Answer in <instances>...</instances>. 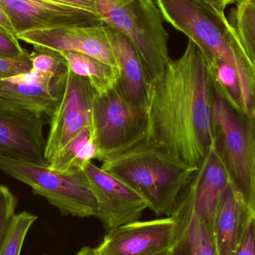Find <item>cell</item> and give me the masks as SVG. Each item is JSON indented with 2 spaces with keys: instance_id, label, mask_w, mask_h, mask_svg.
Here are the masks:
<instances>
[{
  "instance_id": "1",
  "label": "cell",
  "mask_w": 255,
  "mask_h": 255,
  "mask_svg": "<svg viewBox=\"0 0 255 255\" xmlns=\"http://www.w3.org/2000/svg\"><path fill=\"white\" fill-rule=\"evenodd\" d=\"M214 95L206 59L189 40L183 55L148 83L147 139L198 167L214 144Z\"/></svg>"
},
{
  "instance_id": "2",
  "label": "cell",
  "mask_w": 255,
  "mask_h": 255,
  "mask_svg": "<svg viewBox=\"0 0 255 255\" xmlns=\"http://www.w3.org/2000/svg\"><path fill=\"white\" fill-rule=\"evenodd\" d=\"M163 19L185 34L208 64L221 61L236 73L245 103L255 100V64L225 13L202 0H154Z\"/></svg>"
},
{
  "instance_id": "3",
  "label": "cell",
  "mask_w": 255,
  "mask_h": 255,
  "mask_svg": "<svg viewBox=\"0 0 255 255\" xmlns=\"http://www.w3.org/2000/svg\"><path fill=\"white\" fill-rule=\"evenodd\" d=\"M102 162L103 170L140 195L157 217L172 215L181 192L198 169L147 138Z\"/></svg>"
},
{
  "instance_id": "4",
  "label": "cell",
  "mask_w": 255,
  "mask_h": 255,
  "mask_svg": "<svg viewBox=\"0 0 255 255\" xmlns=\"http://www.w3.org/2000/svg\"><path fill=\"white\" fill-rule=\"evenodd\" d=\"M103 23L125 34L136 48L148 83L170 61L169 34L154 0H95Z\"/></svg>"
},
{
  "instance_id": "5",
  "label": "cell",
  "mask_w": 255,
  "mask_h": 255,
  "mask_svg": "<svg viewBox=\"0 0 255 255\" xmlns=\"http://www.w3.org/2000/svg\"><path fill=\"white\" fill-rule=\"evenodd\" d=\"M0 171L32 189L63 216L96 217L97 199L85 171L62 172L47 163L19 160L0 153Z\"/></svg>"
},
{
  "instance_id": "6",
  "label": "cell",
  "mask_w": 255,
  "mask_h": 255,
  "mask_svg": "<svg viewBox=\"0 0 255 255\" xmlns=\"http://www.w3.org/2000/svg\"><path fill=\"white\" fill-rule=\"evenodd\" d=\"M214 145L231 182L241 192L255 219V121L238 115L214 91Z\"/></svg>"
},
{
  "instance_id": "7",
  "label": "cell",
  "mask_w": 255,
  "mask_h": 255,
  "mask_svg": "<svg viewBox=\"0 0 255 255\" xmlns=\"http://www.w3.org/2000/svg\"><path fill=\"white\" fill-rule=\"evenodd\" d=\"M91 129L97 160L103 161L146 138V112L130 104L115 86L96 94Z\"/></svg>"
},
{
  "instance_id": "8",
  "label": "cell",
  "mask_w": 255,
  "mask_h": 255,
  "mask_svg": "<svg viewBox=\"0 0 255 255\" xmlns=\"http://www.w3.org/2000/svg\"><path fill=\"white\" fill-rule=\"evenodd\" d=\"M97 94L87 79L68 70L62 100L49 120L44 153L48 164L74 136L91 128L93 103Z\"/></svg>"
},
{
  "instance_id": "9",
  "label": "cell",
  "mask_w": 255,
  "mask_h": 255,
  "mask_svg": "<svg viewBox=\"0 0 255 255\" xmlns=\"http://www.w3.org/2000/svg\"><path fill=\"white\" fill-rule=\"evenodd\" d=\"M46 115L19 107L0 98V153L38 163L44 158Z\"/></svg>"
},
{
  "instance_id": "10",
  "label": "cell",
  "mask_w": 255,
  "mask_h": 255,
  "mask_svg": "<svg viewBox=\"0 0 255 255\" xmlns=\"http://www.w3.org/2000/svg\"><path fill=\"white\" fill-rule=\"evenodd\" d=\"M84 171L97 199L96 217L106 232L137 221L148 208L140 195L94 162L88 163Z\"/></svg>"
},
{
  "instance_id": "11",
  "label": "cell",
  "mask_w": 255,
  "mask_h": 255,
  "mask_svg": "<svg viewBox=\"0 0 255 255\" xmlns=\"http://www.w3.org/2000/svg\"><path fill=\"white\" fill-rule=\"evenodd\" d=\"M177 223L172 216L132 222L107 232L97 255H151L172 249Z\"/></svg>"
},
{
  "instance_id": "12",
  "label": "cell",
  "mask_w": 255,
  "mask_h": 255,
  "mask_svg": "<svg viewBox=\"0 0 255 255\" xmlns=\"http://www.w3.org/2000/svg\"><path fill=\"white\" fill-rule=\"evenodd\" d=\"M16 35L65 26L103 25L100 16L49 0H0Z\"/></svg>"
},
{
  "instance_id": "13",
  "label": "cell",
  "mask_w": 255,
  "mask_h": 255,
  "mask_svg": "<svg viewBox=\"0 0 255 255\" xmlns=\"http://www.w3.org/2000/svg\"><path fill=\"white\" fill-rule=\"evenodd\" d=\"M16 37L34 46L55 52L85 54L118 69L105 25L58 27L28 31Z\"/></svg>"
},
{
  "instance_id": "14",
  "label": "cell",
  "mask_w": 255,
  "mask_h": 255,
  "mask_svg": "<svg viewBox=\"0 0 255 255\" xmlns=\"http://www.w3.org/2000/svg\"><path fill=\"white\" fill-rule=\"evenodd\" d=\"M68 71L49 74L31 71L0 80V98L50 119L62 100Z\"/></svg>"
},
{
  "instance_id": "15",
  "label": "cell",
  "mask_w": 255,
  "mask_h": 255,
  "mask_svg": "<svg viewBox=\"0 0 255 255\" xmlns=\"http://www.w3.org/2000/svg\"><path fill=\"white\" fill-rule=\"evenodd\" d=\"M192 178L181 192L171 215L177 223L172 250L177 255H217L209 228L196 211V186Z\"/></svg>"
},
{
  "instance_id": "16",
  "label": "cell",
  "mask_w": 255,
  "mask_h": 255,
  "mask_svg": "<svg viewBox=\"0 0 255 255\" xmlns=\"http://www.w3.org/2000/svg\"><path fill=\"white\" fill-rule=\"evenodd\" d=\"M119 69L117 89L130 104L146 112L148 79L132 42L121 31L105 25Z\"/></svg>"
},
{
  "instance_id": "17",
  "label": "cell",
  "mask_w": 255,
  "mask_h": 255,
  "mask_svg": "<svg viewBox=\"0 0 255 255\" xmlns=\"http://www.w3.org/2000/svg\"><path fill=\"white\" fill-rule=\"evenodd\" d=\"M195 208L198 216L208 225L212 235L213 227L220 202L231 183L229 174L213 144L209 153L193 175Z\"/></svg>"
},
{
  "instance_id": "18",
  "label": "cell",
  "mask_w": 255,
  "mask_h": 255,
  "mask_svg": "<svg viewBox=\"0 0 255 255\" xmlns=\"http://www.w3.org/2000/svg\"><path fill=\"white\" fill-rule=\"evenodd\" d=\"M250 214L245 198L232 184H229L220 202L212 238L217 255H236Z\"/></svg>"
},
{
  "instance_id": "19",
  "label": "cell",
  "mask_w": 255,
  "mask_h": 255,
  "mask_svg": "<svg viewBox=\"0 0 255 255\" xmlns=\"http://www.w3.org/2000/svg\"><path fill=\"white\" fill-rule=\"evenodd\" d=\"M67 63L69 70L87 79L98 94H103L113 88L119 79L118 69L101 60L77 52H59Z\"/></svg>"
},
{
  "instance_id": "20",
  "label": "cell",
  "mask_w": 255,
  "mask_h": 255,
  "mask_svg": "<svg viewBox=\"0 0 255 255\" xmlns=\"http://www.w3.org/2000/svg\"><path fill=\"white\" fill-rule=\"evenodd\" d=\"M94 160H97V149L88 128L74 136L49 165L60 172H77Z\"/></svg>"
},
{
  "instance_id": "21",
  "label": "cell",
  "mask_w": 255,
  "mask_h": 255,
  "mask_svg": "<svg viewBox=\"0 0 255 255\" xmlns=\"http://www.w3.org/2000/svg\"><path fill=\"white\" fill-rule=\"evenodd\" d=\"M230 22L235 28L246 53L255 64V1L238 0Z\"/></svg>"
},
{
  "instance_id": "22",
  "label": "cell",
  "mask_w": 255,
  "mask_h": 255,
  "mask_svg": "<svg viewBox=\"0 0 255 255\" xmlns=\"http://www.w3.org/2000/svg\"><path fill=\"white\" fill-rule=\"evenodd\" d=\"M37 218L26 211L16 214L0 249V255H20L25 237Z\"/></svg>"
},
{
  "instance_id": "23",
  "label": "cell",
  "mask_w": 255,
  "mask_h": 255,
  "mask_svg": "<svg viewBox=\"0 0 255 255\" xmlns=\"http://www.w3.org/2000/svg\"><path fill=\"white\" fill-rule=\"evenodd\" d=\"M30 57L33 71L49 74H61L68 71L67 63L59 52L34 46Z\"/></svg>"
},
{
  "instance_id": "24",
  "label": "cell",
  "mask_w": 255,
  "mask_h": 255,
  "mask_svg": "<svg viewBox=\"0 0 255 255\" xmlns=\"http://www.w3.org/2000/svg\"><path fill=\"white\" fill-rule=\"evenodd\" d=\"M19 199L6 186L0 184V249L16 216Z\"/></svg>"
},
{
  "instance_id": "25",
  "label": "cell",
  "mask_w": 255,
  "mask_h": 255,
  "mask_svg": "<svg viewBox=\"0 0 255 255\" xmlns=\"http://www.w3.org/2000/svg\"><path fill=\"white\" fill-rule=\"evenodd\" d=\"M31 61L30 54L19 57H5L0 55V80L13 77L31 71Z\"/></svg>"
},
{
  "instance_id": "26",
  "label": "cell",
  "mask_w": 255,
  "mask_h": 255,
  "mask_svg": "<svg viewBox=\"0 0 255 255\" xmlns=\"http://www.w3.org/2000/svg\"><path fill=\"white\" fill-rule=\"evenodd\" d=\"M236 255H255V219L253 214H250L246 222Z\"/></svg>"
},
{
  "instance_id": "27",
  "label": "cell",
  "mask_w": 255,
  "mask_h": 255,
  "mask_svg": "<svg viewBox=\"0 0 255 255\" xmlns=\"http://www.w3.org/2000/svg\"><path fill=\"white\" fill-rule=\"evenodd\" d=\"M20 46L16 36L0 28V55L5 57H19L27 53Z\"/></svg>"
},
{
  "instance_id": "28",
  "label": "cell",
  "mask_w": 255,
  "mask_h": 255,
  "mask_svg": "<svg viewBox=\"0 0 255 255\" xmlns=\"http://www.w3.org/2000/svg\"><path fill=\"white\" fill-rule=\"evenodd\" d=\"M49 1L59 3V4L69 6V7L81 9V10L94 13L100 17L98 7H97L95 0H49Z\"/></svg>"
},
{
  "instance_id": "29",
  "label": "cell",
  "mask_w": 255,
  "mask_h": 255,
  "mask_svg": "<svg viewBox=\"0 0 255 255\" xmlns=\"http://www.w3.org/2000/svg\"><path fill=\"white\" fill-rule=\"evenodd\" d=\"M0 28L16 37L13 24L1 4H0Z\"/></svg>"
},
{
  "instance_id": "30",
  "label": "cell",
  "mask_w": 255,
  "mask_h": 255,
  "mask_svg": "<svg viewBox=\"0 0 255 255\" xmlns=\"http://www.w3.org/2000/svg\"><path fill=\"white\" fill-rule=\"evenodd\" d=\"M202 1L214 7L215 10H218L219 12L225 13L226 7L230 4L236 3L238 0H202Z\"/></svg>"
},
{
  "instance_id": "31",
  "label": "cell",
  "mask_w": 255,
  "mask_h": 255,
  "mask_svg": "<svg viewBox=\"0 0 255 255\" xmlns=\"http://www.w3.org/2000/svg\"><path fill=\"white\" fill-rule=\"evenodd\" d=\"M75 255H97L95 248L90 247H84Z\"/></svg>"
},
{
  "instance_id": "32",
  "label": "cell",
  "mask_w": 255,
  "mask_h": 255,
  "mask_svg": "<svg viewBox=\"0 0 255 255\" xmlns=\"http://www.w3.org/2000/svg\"><path fill=\"white\" fill-rule=\"evenodd\" d=\"M151 255H177L174 253L173 250L172 249H169V250H164V251L160 252V253H155V254H153Z\"/></svg>"
},
{
  "instance_id": "33",
  "label": "cell",
  "mask_w": 255,
  "mask_h": 255,
  "mask_svg": "<svg viewBox=\"0 0 255 255\" xmlns=\"http://www.w3.org/2000/svg\"><path fill=\"white\" fill-rule=\"evenodd\" d=\"M253 117H254L255 121V113L254 114V115H253Z\"/></svg>"
},
{
  "instance_id": "34",
  "label": "cell",
  "mask_w": 255,
  "mask_h": 255,
  "mask_svg": "<svg viewBox=\"0 0 255 255\" xmlns=\"http://www.w3.org/2000/svg\"></svg>"
}]
</instances>
